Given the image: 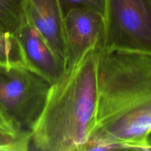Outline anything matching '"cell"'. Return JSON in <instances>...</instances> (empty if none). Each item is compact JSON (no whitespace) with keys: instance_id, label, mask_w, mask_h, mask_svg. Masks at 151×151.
<instances>
[{"instance_id":"1","label":"cell","mask_w":151,"mask_h":151,"mask_svg":"<svg viewBox=\"0 0 151 151\" xmlns=\"http://www.w3.org/2000/svg\"><path fill=\"white\" fill-rule=\"evenodd\" d=\"M151 55L100 49L98 108L86 150H149Z\"/></svg>"},{"instance_id":"2","label":"cell","mask_w":151,"mask_h":151,"mask_svg":"<svg viewBox=\"0 0 151 151\" xmlns=\"http://www.w3.org/2000/svg\"><path fill=\"white\" fill-rule=\"evenodd\" d=\"M100 44L90 49L51 84L30 131V150L86 151L98 108Z\"/></svg>"},{"instance_id":"3","label":"cell","mask_w":151,"mask_h":151,"mask_svg":"<svg viewBox=\"0 0 151 151\" xmlns=\"http://www.w3.org/2000/svg\"><path fill=\"white\" fill-rule=\"evenodd\" d=\"M100 48L151 55V0H106Z\"/></svg>"},{"instance_id":"4","label":"cell","mask_w":151,"mask_h":151,"mask_svg":"<svg viewBox=\"0 0 151 151\" xmlns=\"http://www.w3.org/2000/svg\"><path fill=\"white\" fill-rule=\"evenodd\" d=\"M50 87V83L26 66L0 65V106L23 129L32 131Z\"/></svg>"},{"instance_id":"5","label":"cell","mask_w":151,"mask_h":151,"mask_svg":"<svg viewBox=\"0 0 151 151\" xmlns=\"http://www.w3.org/2000/svg\"><path fill=\"white\" fill-rule=\"evenodd\" d=\"M66 67L78 62L87 51L101 43L104 27L102 13L75 8L64 16Z\"/></svg>"},{"instance_id":"6","label":"cell","mask_w":151,"mask_h":151,"mask_svg":"<svg viewBox=\"0 0 151 151\" xmlns=\"http://www.w3.org/2000/svg\"><path fill=\"white\" fill-rule=\"evenodd\" d=\"M24 20L33 27L66 64L64 13L59 0H26Z\"/></svg>"},{"instance_id":"7","label":"cell","mask_w":151,"mask_h":151,"mask_svg":"<svg viewBox=\"0 0 151 151\" xmlns=\"http://www.w3.org/2000/svg\"><path fill=\"white\" fill-rule=\"evenodd\" d=\"M14 34L22 46L27 68L50 85L63 75L66 62L54 52L33 27L24 20Z\"/></svg>"},{"instance_id":"8","label":"cell","mask_w":151,"mask_h":151,"mask_svg":"<svg viewBox=\"0 0 151 151\" xmlns=\"http://www.w3.org/2000/svg\"><path fill=\"white\" fill-rule=\"evenodd\" d=\"M26 0H0V31L14 34L24 21Z\"/></svg>"},{"instance_id":"9","label":"cell","mask_w":151,"mask_h":151,"mask_svg":"<svg viewBox=\"0 0 151 151\" xmlns=\"http://www.w3.org/2000/svg\"><path fill=\"white\" fill-rule=\"evenodd\" d=\"M0 65L26 66L20 42L11 32L0 31Z\"/></svg>"},{"instance_id":"10","label":"cell","mask_w":151,"mask_h":151,"mask_svg":"<svg viewBox=\"0 0 151 151\" xmlns=\"http://www.w3.org/2000/svg\"><path fill=\"white\" fill-rule=\"evenodd\" d=\"M30 150V131H0V151Z\"/></svg>"},{"instance_id":"11","label":"cell","mask_w":151,"mask_h":151,"mask_svg":"<svg viewBox=\"0 0 151 151\" xmlns=\"http://www.w3.org/2000/svg\"><path fill=\"white\" fill-rule=\"evenodd\" d=\"M64 16L69 10L75 8H83L94 10L104 16L106 0H59Z\"/></svg>"},{"instance_id":"12","label":"cell","mask_w":151,"mask_h":151,"mask_svg":"<svg viewBox=\"0 0 151 151\" xmlns=\"http://www.w3.org/2000/svg\"><path fill=\"white\" fill-rule=\"evenodd\" d=\"M22 131H27L23 128H19L15 124L10 122L3 120L0 119V131H7V132H20Z\"/></svg>"},{"instance_id":"13","label":"cell","mask_w":151,"mask_h":151,"mask_svg":"<svg viewBox=\"0 0 151 151\" xmlns=\"http://www.w3.org/2000/svg\"><path fill=\"white\" fill-rule=\"evenodd\" d=\"M0 119H3V120L7 121V122H12V123L16 125V124L15 123V122H13V121L12 120V119H10V118L9 117V116H7V114H6L5 112H4V111H3V109L1 108V106H0ZM17 126H18V125H17ZM19 128H20V127H19Z\"/></svg>"},{"instance_id":"14","label":"cell","mask_w":151,"mask_h":151,"mask_svg":"<svg viewBox=\"0 0 151 151\" xmlns=\"http://www.w3.org/2000/svg\"><path fill=\"white\" fill-rule=\"evenodd\" d=\"M147 143H148L149 150H151V131L148 136V139H147Z\"/></svg>"}]
</instances>
